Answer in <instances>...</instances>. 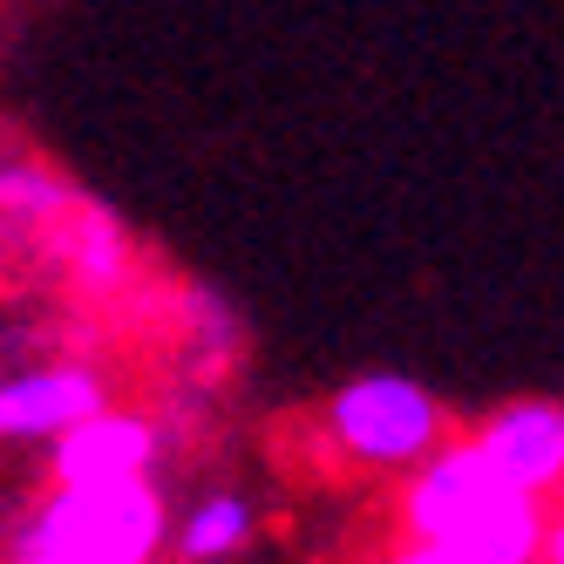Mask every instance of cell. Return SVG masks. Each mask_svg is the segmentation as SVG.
Listing matches in <instances>:
<instances>
[{
	"mask_svg": "<svg viewBox=\"0 0 564 564\" xmlns=\"http://www.w3.org/2000/svg\"><path fill=\"white\" fill-rule=\"evenodd\" d=\"M476 449L497 463V476L517 497L557 503L564 497V401H544V394L503 401V409L476 422Z\"/></svg>",
	"mask_w": 564,
	"mask_h": 564,
	"instance_id": "obj_4",
	"label": "cell"
},
{
	"mask_svg": "<svg viewBox=\"0 0 564 564\" xmlns=\"http://www.w3.org/2000/svg\"><path fill=\"white\" fill-rule=\"evenodd\" d=\"M259 531V510L252 497H238V490H212V497H197L184 517H177V564H225L252 544Z\"/></svg>",
	"mask_w": 564,
	"mask_h": 564,
	"instance_id": "obj_8",
	"label": "cell"
},
{
	"mask_svg": "<svg viewBox=\"0 0 564 564\" xmlns=\"http://www.w3.org/2000/svg\"><path fill=\"white\" fill-rule=\"evenodd\" d=\"M177 334L205 354L212 368H225V360L238 354V313L212 286H184V300H177Z\"/></svg>",
	"mask_w": 564,
	"mask_h": 564,
	"instance_id": "obj_9",
	"label": "cell"
},
{
	"mask_svg": "<svg viewBox=\"0 0 564 564\" xmlns=\"http://www.w3.org/2000/svg\"><path fill=\"white\" fill-rule=\"evenodd\" d=\"M164 456V429L137 409H96L48 442V482H150Z\"/></svg>",
	"mask_w": 564,
	"mask_h": 564,
	"instance_id": "obj_5",
	"label": "cell"
},
{
	"mask_svg": "<svg viewBox=\"0 0 564 564\" xmlns=\"http://www.w3.org/2000/svg\"><path fill=\"white\" fill-rule=\"evenodd\" d=\"M319 435L347 469H375V476H409L442 442H456L449 409L415 375H354L347 388H334Z\"/></svg>",
	"mask_w": 564,
	"mask_h": 564,
	"instance_id": "obj_2",
	"label": "cell"
},
{
	"mask_svg": "<svg viewBox=\"0 0 564 564\" xmlns=\"http://www.w3.org/2000/svg\"><path fill=\"white\" fill-rule=\"evenodd\" d=\"M517 490L497 476V463L476 449V435L463 442H442L429 463H415L401 476V503H394V523L409 544H442L469 531L476 517H490L497 503H510Z\"/></svg>",
	"mask_w": 564,
	"mask_h": 564,
	"instance_id": "obj_3",
	"label": "cell"
},
{
	"mask_svg": "<svg viewBox=\"0 0 564 564\" xmlns=\"http://www.w3.org/2000/svg\"><path fill=\"white\" fill-rule=\"evenodd\" d=\"M109 409V381L83 360H48L0 381V442H55L75 422Z\"/></svg>",
	"mask_w": 564,
	"mask_h": 564,
	"instance_id": "obj_6",
	"label": "cell"
},
{
	"mask_svg": "<svg viewBox=\"0 0 564 564\" xmlns=\"http://www.w3.org/2000/svg\"><path fill=\"white\" fill-rule=\"evenodd\" d=\"M171 510L156 482H48L14 538L8 564H156Z\"/></svg>",
	"mask_w": 564,
	"mask_h": 564,
	"instance_id": "obj_1",
	"label": "cell"
},
{
	"mask_svg": "<svg viewBox=\"0 0 564 564\" xmlns=\"http://www.w3.org/2000/svg\"><path fill=\"white\" fill-rule=\"evenodd\" d=\"M42 246L55 252V265L83 293H123L130 286V231L109 205H96V197H75V205L48 225Z\"/></svg>",
	"mask_w": 564,
	"mask_h": 564,
	"instance_id": "obj_7",
	"label": "cell"
},
{
	"mask_svg": "<svg viewBox=\"0 0 564 564\" xmlns=\"http://www.w3.org/2000/svg\"><path fill=\"white\" fill-rule=\"evenodd\" d=\"M544 564H564V497L544 503Z\"/></svg>",
	"mask_w": 564,
	"mask_h": 564,
	"instance_id": "obj_10",
	"label": "cell"
}]
</instances>
